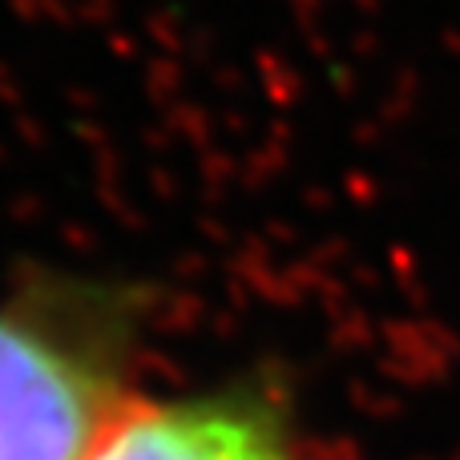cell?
I'll list each match as a JSON object with an SVG mask.
<instances>
[{"label":"cell","instance_id":"cell-2","mask_svg":"<svg viewBox=\"0 0 460 460\" xmlns=\"http://www.w3.org/2000/svg\"><path fill=\"white\" fill-rule=\"evenodd\" d=\"M85 460H287L262 416L226 400H182L113 420Z\"/></svg>","mask_w":460,"mask_h":460},{"label":"cell","instance_id":"cell-1","mask_svg":"<svg viewBox=\"0 0 460 460\" xmlns=\"http://www.w3.org/2000/svg\"><path fill=\"white\" fill-rule=\"evenodd\" d=\"M105 384L73 351L0 319V460H85L113 429Z\"/></svg>","mask_w":460,"mask_h":460}]
</instances>
